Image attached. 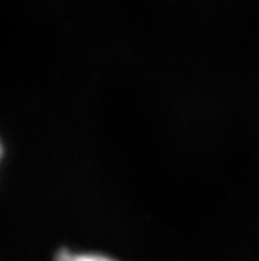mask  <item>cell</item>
<instances>
[{
	"mask_svg": "<svg viewBox=\"0 0 259 261\" xmlns=\"http://www.w3.org/2000/svg\"><path fill=\"white\" fill-rule=\"evenodd\" d=\"M54 261H118L99 253H82V252H72V251H60Z\"/></svg>",
	"mask_w": 259,
	"mask_h": 261,
	"instance_id": "1",
	"label": "cell"
},
{
	"mask_svg": "<svg viewBox=\"0 0 259 261\" xmlns=\"http://www.w3.org/2000/svg\"><path fill=\"white\" fill-rule=\"evenodd\" d=\"M3 156V146H2V142H0V159Z\"/></svg>",
	"mask_w": 259,
	"mask_h": 261,
	"instance_id": "2",
	"label": "cell"
}]
</instances>
